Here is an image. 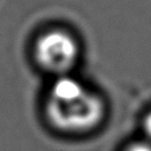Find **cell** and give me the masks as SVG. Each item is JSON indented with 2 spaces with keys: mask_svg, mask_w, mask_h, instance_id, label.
Here are the masks:
<instances>
[{
  "mask_svg": "<svg viewBox=\"0 0 151 151\" xmlns=\"http://www.w3.org/2000/svg\"><path fill=\"white\" fill-rule=\"evenodd\" d=\"M104 109L97 93L67 74L57 77L46 100L51 123L70 133H81L96 127L104 117Z\"/></svg>",
  "mask_w": 151,
  "mask_h": 151,
  "instance_id": "1",
  "label": "cell"
},
{
  "mask_svg": "<svg viewBox=\"0 0 151 151\" xmlns=\"http://www.w3.org/2000/svg\"><path fill=\"white\" fill-rule=\"evenodd\" d=\"M79 47L76 39L63 29H51L42 33L34 46L38 64L58 76L67 74L78 59Z\"/></svg>",
  "mask_w": 151,
  "mask_h": 151,
  "instance_id": "2",
  "label": "cell"
},
{
  "mask_svg": "<svg viewBox=\"0 0 151 151\" xmlns=\"http://www.w3.org/2000/svg\"><path fill=\"white\" fill-rule=\"evenodd\" d=\"M125 151H151V142H136L132 145H130Z\"/></svg>",
  "mask_w": 151,
  "mask_h": 151,
  "instance_id": "3",
  "label": "cell"
},
{
  "mask_svg": "<svg viewBox=\"0 0 151 151\" xmlns=\"http://www.w3.org/2000/svg\"><path fill=\"white\" fill-rule=\"evenodd\" d=\"M143 129L145 132V136L149 142H151V111L145 116L144 122H143Z\"/></svg>",
  "mask_w": 151,
  "mask_h": 151,
  "instance_id": "4",
  "label": "cell"
}]
</instances>
